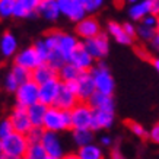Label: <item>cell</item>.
I'll use <instances>...</instances> for the list:
<instances>
[{
    "label": "cell",
    "instance_id": "e575fe53",
    "mask_svg": "<svg viewBox=\"0 0 159 159\" xmlns=\"http://www.w3.org/2000/svg\"><path fill=\"white\" fill-rule=\"evenodd\" d=\"M44 129L43 127H32L31 130L28 131L26 134V139H28L29 145H37V143H41L43 140V136H44Z\"/></svg>",
    "mask_w": 159,
    "mask_h": 159
},
{
    "label": "cell",
    "instance_id": "9c48e42d",
    "mask_svg": "<svg viewBox=\"0 0 159 159\" xmlns=\"http://www.w3.org/2000/svg\"><path fill=\"white\" fill-rule=\"evenodd\" d=\"M41 63L43 61H41L38 53L35 51L34 45H28V47L19 48L18 54H16L13 58V64L19 66V67L26 69L28 72H34Z\"/></svg>",
    "mask_w": 159,
    "mask_h": 159
},
{
    "label": "cell",
    "instance_id": "4dcf8cb0",
    "mask_svg": "<svg viewBox=\"0 0 159 159\" xmlns=\"http://www.w3.org/2000/svg\"><path fill=\"white\" fill-rule=\"evenodd\" d=\"M127 127L136 137H140V139H148L149 137V131H146L145 127L137 121H127Z\"/></svg>",
    "mask_w": 159,
    "mask_h": 159
},
{
    "label": "cell",
    "instance_id": "277c9868",
    "mask_svg": "<svg viewBox=\"0 0 159 159\" xmlns=\"http://www.w3.org/2000/svg\"><path fill=\"white\" fill-rule=\"evenodd\" d=\"M93 110L88 102H79L70 111V120H72V130H86L92 127Z\"/></svg>",
    "mask_w": 159,
    "mask_h": 159
},
{
    "label": "cell",
    "instance_id": "f546056e",
    "mask_svg": "<svg viewBox=\"0 0 159 159\" xmlns=\"http://www.w3.org/2000/svg\"><path fill=\"white\" fill-rule=\"evenodd\" d=\"M48 156L47 152L44 150V148L41 146V143H37V145H29V149L26 152V159H45Z\"/></svg>",
    "mask_w": 159,
    "mask_h": 159
},
{
    "label": "cell",
    "instance_id": "7bdbcfd3",
    "mask_svg": "<svg viewBox=\"0 0 159 159\" xmlns=\"http://www.w3.org/2000/svg\"><path fill=\"white\" fill-rule=\"evenodd\" d=\"M110 159H127L125 158V155L121 152V149L120 148H112L111 149V152H110Z\"/></svg>",
    "mask_w": 159,
    "mask_h": 159
},
{
    "label": "cell",
    "instance_id": "d6986e66",
    "mask_svg": "<svg viewBox=\"0 0 159 159\" xmlns=\"http://www.w3.org/2000/svg\"><path fill=\"white\" fill-rule=\"evenodd\" d=\"M114 112H108V111H93V118H92V131H101L108 130L114 124Z\"/></svg>",
    "mask_w": 159,
    "mask_h": 159
},
{
    "label": "cell",
    "instance_id": "b9f144b4",
    "mask_svg": "<svg viewBox=\"0 0 159 159\" xmlns=\"http://www.w3.org/2000/svg\"><path fill=\"white\" fill-rule=\"evenodd\" d=\"M112 143H114V140H112V137L108 134L101 136V139H99V146H101V148H111Z\"/></svg>",
    "mask_w": 159,
    "mask_h": 159
},
{
    "label": "cell",
    "instance_id": "9a60e30c",
    "mask_svg": "<svg viewBox=\"0 0 159 159\" xmlns=\"http://www.w3.org/2000/svg\"><path fill=\"white\" fill-rule=\"evenodd\" d=\"M69 63H72L73 66H75L76 69H79L82 73L91 72L92 69L95 67V64H97V61L92 58L91 54L85 50V47L82 45V43H80V45L75 50V53L72 54V57H70Z\"/></svg>",
    "mask_w": 159,
    "mask_h": 159
},
{
    "label": "cell",
    "instance_id": "836d02e7",
    "mask_svg": "<svg viewBox=\"0 0 159 159\" xmlns=\"http://www.w3.org/2000/svg\"><path fill=\"white\" fill-rule=\"evenodd\" d=\"M136 32H137V37H139L142 41H152L156 34V29L153 28H148L145 25L140 24L137 28H136Z\"/></svg>",
    "mask_w": 159,
    "mask_h": 159
},
{
    "label": "cell",
    "instance_id": "f1b7e54d",
    "mask_svg": "<svg viewBox=\"0 0 159 159\" xmlns=\"http://www.w3.org/2000/svg\"><path fill=\"white\" fill-rule=\"evenodd\" d=\"M20 86V83L18 82V79L13 76V73L7 72L5 75V79H3V88H5V91L7 92V93H13L15 95V92L18 91V88Z\"/></svg>",
    "mask_w": 159,
    "mask_h": 159
},
{
    "label": "cell",
    "instance_id": "44dd1931",
    "mask_svg": "<svg viewBox=\"0 0 159 159\" xmlns=\"http://www.w3.org/2000/svg\"><path fill=\"white\" fill-rule=\"evenodd\" d=\"M38 16H41L44 20L47 22H57L58 18L61 16L60 15V10H58V5L56 0H45V2H41V5L38 7Z\"/></svg>",
    "mask_w": 159,
    "mask_h": 159
},
{
    "label": "cell",
    "instance_id": "83f0119b",
    "mask_svg": "<svg viewBox=\"0 0 159 159\" xmlns=\"http://www.w3.org/2000/svg\"><path fill=\"white\" fill-rule=\"evenodd\" d=\"M16 0H0V18L2 19H9L13 18Z\"/></svg>",
    "mask_w": 159,
    "mask_h": 159
},
{
    "label": "cell",
    "instance_id": "603a6c76",
    "mask_svg": "<svg viewBox=\"0 0 159 159\" xmlns=\"http://www.w3.org/2000/svg\"><path fill=\"white\" fill-rule=\"evenodd\" d=\"M80 75H82V72H80L79 69H76L72 63H69V61L66 63V64H63L61 67L57 70V77H58V80H60L61 83H73V82H76Z\"/></svg>",
    "mask_w": 159,
    "mask_h": 159
},
{
    "label": "cell",
    "instance_id": "11a10c76",
    "mask_svg": "<svg viewBox=\"0 0 159 159\" xmlns=\"http://www.w3.org/2000/svg\"><path fill=\"white\" fill-rule=\"evenodd\" d=\"M43 2H45V0H43Z\"/></svg>",
    "mask_w": 159,
    "mask_h": 159
},
{
    "label": "cell",
    "instance_id": "cb8c5ba5",
    "mask_svg": "<svg viewBox=\"0 0 159 159\" xmlns=\"http://www.w3.org/2000/svg\"><path fill=\"white\" fill-rule=\"evenodd\" d=\"M148 15H150L149 0L137 2V3H134V5H131L130 9H129V16H130L131 20H140V22H142Z\"/></svg>",
    "mask_w": 159,
    "mask_h": 159
},
{
    "label": "cell",
    "instance_id": "8fae6325",
    "mask_svg": "<svg viewBox=\"0 0 159 159\" xmlns=\"http://www.w3.org/2000/svg\"><path fill=\"white\" fill-rule=\"evenodd\" d=\"M41 146L44 148V150L47 152L48 156L51 158L61 159L64 156V145L63 140L60 137V134L57 133H51V131H44L43 140H41Z\"/></svg>",
    "mask_w": 159,
    "mask_h": 159
},
{
    "label": "cell",
    "instance_id": "7dc6e473",
    "mask_svg": "<svg viewBox=\"0 0 159 159\" xmlns=\"http://www.w3.org/2000/svg\"><path fill=\"white\" fill-rule=\"evenodd\" d=\"M152 64H153V67L156 69V72L159 73V58H156V57L152 58Z\"/></svg>",
    "mask_w": 159,
    "mask_h": 159
},
{
    "label": "cell",
    "instance_id": "4fadbf2b",
    "mask_svg": "<svg viewBox=\"0 0 159 159\" xmlns=\"http://www.w3.org/2000/svg\"><path fill=\"white\" fill-rule=\"evenodd\" d=\"M60 88H61V82L58 80V77H56V79H53V80H50V82H47V83L39 85L38 102L43 104V105H45L47 108H48V107H53L58 97Z\"/></svg>",
    "mask_w": 159,
    "mask_h": 159
},
{
    "label": "cell",
    "instance_id": "f35d334b",
    "mask_svg": "<svg viewBox=\"0 0 159 159\" xmlns=\"http://www.w3.org/2000/svg\"><path fill=\"white\" fill-rule=\"evenodd\" d=\"M148 139L152 140L155 145H159V123H156L149 130V137Z\"/></svg>",
    "mask_w": 159,
    "mask_h": 159
},
{
    "label": "cell",
    "instance_id": "db71d44e",
    "mask_svg": "<svg viewBox=\"0 0 159 159\" xmlns=\"http://www.w3.org/2000/svg\"><path fill=\"white\" fill-rule=\"evenodd\" d=\"M45 159H57V158H51V156H47Z\"/></svg>",
    "mask_w": 159,
    "mask_h": 159
},
{
    "label": "cell",
    "instance_id": "5bb4252c",
    "mask_svg": "<svg viewBox=\"0 0 159 159\" xmlns=\"http://www.w3.org/2000/svg\"><path fill=\"white\" fill-rule=\"evenodd\" d=\"M95 92H97V88H95V82L91 72L82 73L76 80V95L79 102H88Z\"/></svg>",
    "mask_w": 159,
    "mask_h": 159
},
{
    "label": "cell",
    "instance_id": "bcb514c9",
    "mask_svg": "<svg viewBox=\"0 0 159 159\" xmlns=\"http://www.w3.org/2000/svg\"><path fill=\"white\" fill-rule=\"evenodd\" d=\"M150 44H152V47H153V48L159 53V32H156V34H155L153 39L150 41Z\"/></svg>",
    "mask_w": 159,
    "mask_h": 159
},
{
    "label": "cell",
    "instance_id": "d6a6232c",
    "mask_svg": "<svg viewBox=\"0 0 159 159\" xmlns=\"http://www.w3.org/2000/svg\"><path fill=\"white\" fill-rule=\"evenodd\" d=\"M9 70L13 73V76L18 79V82H19L20 85L31 79V72H28V70H26V69H24V67L16 66V64H12V67H10Z\"/></svg>",
    "mask_w": 159,
    "mask_h": 159
},
{
    "label": "cell",
    "instance_id": "4316f807",
    "mask_svg": "<svg viewBox=\"0 0 159 159\" xmlns=\"http://www.w3.org/2000/svg\"><path fill=\"white\" fill-rule=\"evenodd\" d=\"M72 139H73V143L77 148H83V146L93 143L95 131H92L91 129H86V130H72Z\"/></svg>",
    "mask_w": 159,
    "mask_h": 159
},
{
    "label": "cell",
    "instance_id": "2e32d148",
    "mask_svg": "<svg viewBox=\"0 0 159 159\" xmlns=\"http://www.w3.org/2000/svg\"><path fill=\"white\" fill-rule=\"evenodd\" d=\"M77 104H79L77 95L69 88V85L61 83V88H60V92H58V97H57V99H56L53 107H57L58 110H63V111H72Z\"/></svg>",
    "mask_w": 159,
    "mask_h": 159
},
{
    "label": "cell",
    "instance_id": "f907efd6",
    "mask_svg": "<svg viewBox=\"0 0 159 159\" xmlns=\"http://www.w3.org/2000/svg\"><path fill=\"white\" fill-rule=\"evenodd\" d=\"M129 3H131V5H134V3H137V2H142V0H127Z\"/></svg>",
    "mask_w": 159,
    "mask_h": 159
},
{
    "label": "cell",
    "instance_id": "484cf974",
    "mask_svg": "<svg viewBox=\"0 0 159 159\" xmlns=\"http://www.w3.org/2000/svg\"><path fill=\"white\" fill-rule=\"evenodd\" d=\"M77 158L79 159H104V150L97 143H91L83 148H77Z\"/></svg>",
    "mask_w": 159,
    "mask_h": 159
},
{
    "label": "cell",
    "instance_id": "74e56055",
    "mask_svg": "<svg viewBox=\"0 0 159 159\" xmlns=\"http://www.w3.org/2000/svg\"><path fill=\"white\" fill-rule=\"evenodd\" d=\"M19 5H22L25 9L31 12V13H37L38 15V7L41 5L43 0H16Z\"/></svg>",
    "mask_w": 159,
    "mask_h": 159
},
{
    "label": "cell",
    "instance_id": "d4e9b609",
    "mask_svg": "<svg viewBox=\"0 0 159 159\" xmlns=\"http://www.w3.org/2000/svg\"><path fill=\"white\" fill-rule=\"evenodd\" d=\"M26 110H28V116H29V120H31L32 127H43L45 112H47V107L37 102L32 107L26 108Z\"/></svg>",
    "mask_w": 159,
    "mask_h": 159
},
{
    "label": "cell",
    "instance_id": "8992f818",
    "mask_svg": "<svg viewBox=\"0 0 159 159\" xmlns=\"http://www.w3.org/2000/svg\"><path fill=\"white\" fill-rule=\"evenodd\" d=\"M82 45L95 61H101L102 58L107 57V54L110 51V37L107 32H101L95 38L83 41Z\"/></svg>",
    "mask_w": 159,
    "mask_h": 159
},
{
    "label": "cell",
    "instance_id": "1f68e13d",
    "mask_svg": "<svg viewBox=\"0 0 159 159\" xmlns=\"http://www.w3.org/2000/svg\"><path fill=\"white\" fill-rule=\"evenodd\" d=\"M83 9L86 12V15H91L93 16V13H97L98 10L102 7L104 5V0H80Z\"/></svg>",
    "mask_w": 159,
    "mask_h": 159
},
{
    "label": "cell",
    "instance_id": "ba28073f",
    "mask_svg": "<svg viewBox=\"0 0 159 159\" xmlns=\"http://www.w3.org/2000/svg\"><path fill=\"white\" fill-rule=\"evenodd\" d=\"M58 5V10H60V15L64 16L67 20L70 22H80V20L88 16L85 9H83L80 0H56Z\"/></svg>",
    "mask_w": 159,
    "mask_h": 159
},
{
    "label": "cell",
    "instance_id": "ffe728a7",
    "mask_svg": "<svg viewBox=\"0 0 159 159\" xmlns=\"http://www.w3.org/2000/svg\"><path fill=\"white\" fill-rule=\"evenodd\" d=\"M56 77H57V70L51 67L48 63H41L34 72H31V79L38 85L47 83L50 80L56 79Z\"/></svg>",
    "mask_w": 159,
    "mask_h": 159
},
{
    "label": "cell",
    "instance_id": "60d3db41",
    "mask_svg": "<svg viewBox=\"0 0 159 159\" xmlns=\"http://www.w3.org/2000/svg\"><path fill=\"white\" fill-rule=\"evenodd\" d=\"M123 28H124L125 34L129 35L130 38L134 39V37H137V32H136V26L131 22H125V24H123Z\"/></svg>",
    "mask_w": 159,
    "mask_h": 159
},
{
    "label": "cell",
    "instance_id": "e0dca14e",
    "mask_svg": "<svg viewBox=\"0 0 159 159\" xmlns=\"http://www.w3.org/2000/svg\"><path fill=\"white\" fill-rule=\"evenodd\" d=\"M80 39L77 38L75 34H70V32H60V38H58V50L60 53L63 54V57L66 61L70 60L72 54L75 53V50L80 45Z\"/></svg>",
    "mask_w": 159,
    "mask_h": 159
},
{
    "label": "cell",
    "instance_id": "f5cc1de1",
    "mask_svg": "<svg viewBox=\"0 0 159 159\" xmlns=\"http://www.w3.org/2000/svg\"><path fill=\"white\" fill-rule=\"evenodd\" d=\"M156 32H159V18H158V22H156Z\"/></svg>",
    "mask_w": 159,
    "mask_h": 159
},
{
    "label": "cell",
    "instance_id": "f6af8a7d",
    "mask_svg": "<svg viewBox=\"0 0 159 159\" xmlns=\"http://www.w3.org/2000/svg\"><path fill=\"white\" fill-rule=\"evenodd\" d=\"M136 51H137V54H139V56L143 58V60H150V61H152V58H153V57H150V54H149V51H148V50H145V48H137Z\"/></svg>",
    "mask_w": 159,
    "mask_h": 159
},
{
    "label": "cell",
    "instance_id": "6da1fadb",
    "mask_svg": "<svg viewBox=\"0 0 159 159\" xmlns=\"http://www.w3.org/2000/svg\"><path fill=\"white\" fill-rule=\"evenodd\" d=\"M43 129L51 133H63V131L72 130V120H70V111L58 110L57 107H48L45 112Z\"/></svg>",
    "mask_w": 159,
    "mask_h": 159
},
{
    "label": "cell",
    "instance_id": "3957f363",
    "mask_svg": "<svg viewBox=\"0 0 159 159\" xmlns=\"http://www.w3.org/2000/svg\"><path fill=\"white\" fill-rule=\"evenodd\" d=\"M0 142H2L3 152L6 155H12V156L22 158V159L26 156V152L29 149V142L25 134L13 131L10 136H7L6 139L0 140Z\"/></svg>",
    "mask_w": 159,
    "mask_h": 159
},
{
    "label": "cell",
    "instance_id": "8d00e7d4",
    "mask_svg": "<svg viewBox=\"0 0 159 159\" xmlns=\"http://www.w3.org/2000/svg\"><path fill=\"white\" fill-rule=\"evenodd\" d=\"M12 133H13V127H12V123H10L9 118L6 117L3 120H0V140L6 139Z\"/></svg>",
    "mask_w": 159,
    "mask_h": 159
},
{
    "label": "cell",
    "instance_id": "ab89813d",
    "mask_svg": "<svg viewBox=\"0 0 159 159\" xmlns=\"http://www.w3.org/2000/svg\"><path fill=\"white\" fill-rule=\"evenodd\" d=\"M156 22H158V16H153V15H148L145 19L142 20L140 24L148 26V28H153L156 29Z\"/></svg>",
    "mask_w": 159,
    "mask_h": 159
},
{
    "label": "cell",
    "instance_id": "ac0fdd59",
    "mask_svg": "<svg viewBox=\"0 0 159 159\" xmlns=\"http://www.w3.org/2000/svg\"><path fill=\"white\" fill-rule=\"evenodd\" d=\"M89 107H91L93 111H108V112H114L116 110V102H114V98L111 95H105V93H101V92H95L89 101H88Z\"/></svg>",
    "mask_w": 159,
    "mask_h": 159
},
{
    "label": "cell",
    "instance_id": "ee69618b",
    "mask_svg": "<svg viewBox=\"0 0 159 159\" xmlns=\"http://www.w3.org/2000/svg\"><path fill=\"white\" fill-rule=\"evenodd\" d=\"M150 3V15L159 18V0H149Z\"/></svg>",
    "mask_w": 159,
    "mask_h": 159
},
{
    "label": "cell",
    "instance_id": "7a4b0ae2",
    "mask_svg": "<svg viewBox=\"0 0 159 159\" xmlns=\"http://www.w3.org/2000/svg\"><path fill=\"white\" fill-rule=\"evenodd\" d=\"M91 75L93 77L97 92H101V93L112 97L114 89H116V80H114V77H112L110 69H108L105 63L98 61L95 64V67L91 70Z\"/></svg>",
    "mask_w": 159,
    "mask_h": 159
},
{
    "label": "cell",
    "instance_id": "5b68a950",
    "mask_svg": "<svg viewBox=\"0 0 159 159\" xmlns=\"http://www.w3.org/2000/svg\"><path fill=\"white\" fill-rule=\"evenodd\" d=\"M38 91H39V85L35 83L32 79H29L25 83H22L18 88V91L15 92L16 105L22 107V108H29L34 104H37L38 102Z\"/></svg>",
    "mask_w": 159,
    "mask_h": 159
},
{
    "label": "cell",
    "instance_id": "30bf717a",
    "mask_svg": "<svg viewBox=\"0 0 159 159\" xmlns=\"http://www.w3.org/2000/svg\"><path fill=\"white\" fill-rule=\"evenodd\" d=\"M7 118L10 120L12 127H13V131H16V133H20V134L26 136L28 131L32 129V124H31V120H29L28 110L26 108L15 105L12 108V111L9 112Z\"/></svg>",
    "mask_w": 159,
    "mask_h": 159
},
{
    "label": "cell",
    "instance_id": "d590c367",
    "mask_svg": "<svg viewBox=\"0 0 159 159\" xmlns=\"http://www.w3.org/2000/svg\"><path fill=\"white\" fill-rule=\"evenodd\" d=\"M38 15L37 13H31L25 9L22 5H19L16 2V6H15V12H13V18L15 19H31V18H37Z\"/></svg>",
    "mask_w": 159,
    "mask_h": 159
},
{
    "label": "cell",
    "instance_id": "c3c4849f",
    "mask_svg": "<svg viewBox=\"0 0 159 159\" xmlns=\"http://www.w3.org/2000/svg\"><path fill=\"white\" fill-rule=\"evenodd\" d=\"M61 159H79V158H77L76 153H66Z\"/></svg>",
    "mask_w": 159,
    "mask_h": 159
},
{
    "label": "cell",
    "instance_id": "9f6ffc18",
    "mask_svg": "<svg viewBox=\"0 0 159 159\" xmlns=\"http://www.w3.org/2000/svg\"><path fill=\"white\" fill-rule=\"evenodd\" d=\"M24 159H26V158H24Z\"/></svg>",
    "mask_w": 159,
    "mask_h": 159
},
{
    "label": "cell",
    "instance_id": "7402d4cb",
    "mask_svg": "<svg viewBox=\"0 0 159 159\" xmlns=\"http://www.w3.org/2000/svg\"><path fill=\"white\" fill-rule=\"evenodd\" d=\"M107 34L108 37H112L118 44H123V45H130L133 43V38H130L129 35L125 34L123 25L116 22V20H110L107 24Z\"/></svg>",
    "mask_w": 159,
    "mask_h": 159
},
{
    "label": "cell",
    "instance_id": "681fc988",
    "mask_svg": "<svg viewBox=\"0 0 159 159\" xmlns=\"http://www.w3.org/2000/svg\"><path fill=\"white\" fill-rule=\"evenodd\" d=\"M0 159H22V158H16V156H12V155H0Z\"/></svg>",
    "mask_w": 159,
    "mask_h": 159
},
{
    "label": "cell",
    "instance_id": "52a82bcc",
    "mask_svg": "<svg viewBox=\"0 0 159 159\" xmlns=\"http://www.w3.org/2000/svg\"><path fill=\"white\" fill-rule=\"evenodd\" d=\"M101 25H99V20L95 18V16H91L88 15L85 16L80 22H77L76 26H75V35H76L79 39L83 41H88V39H92L98 37L101 34Z\"/></svg>",
    "mask_w": 159,
    "mask_h": 159
},
{
    "label": "cell",
    "instance_id": "816d5d0a",
    "mask_svg": "<svg viewBox=\"0 0 159 159\" xmlns=\"http://www.w3.org/2000/svg\"><path fill=\"white\" fill-rule=\"evenodd\" d=\"M5 152H3V146H2V142H0V155H3Z\"/></svg>",
    "mask_w": 159,
    "mask_h": 159
},
{
    "label": "cell",
    "instance_id": "7c38bea8",
    "mask_svg": "<svg viewBox=\"0 0 159 159\" xmlns=\"http://www.w3.org/2000/svg\"><path fill=\"white\" fill-rule=\"evenodd\" d=\"M19 51V41L12 31L0 34V60H13Z\"/></svg>",
    "mask_w": 159,
    "mask_h": 159
}]
</instances>
